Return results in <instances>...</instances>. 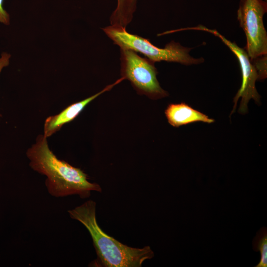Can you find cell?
Here are the masks:
<instances>
[{
  "label": "cell",
  "mask_w": 267,
  "mask_h": 267,
  "mask_svg": "<svg viewBox=\"0 0 267 267\" xmlns=\"http://www.w3.org/2000/svg\"><path fill=\"white\" fill-rule=\"evenodd\" d=\"M27 156L31 168L46 177L45 181L48 192L55 197L79 195L89 197L91 191H101L100 185L88 180V176L80 169L59 159L49 149L47 138L39 135L36 143L28 149Z\"/></svg>",
  "instance_id": "1"
},
{
  "label": "cell",
  "mask_w": 267,
  "mask_h": 267,
  "mask_svg": "<svg viewBox=\"0 0 267 267\" xmlns=\"http://www.w3.org/2000/svg\"><path fill=\"white\" fill-rule=\"evenodd\" d=\"M68 212L71 218L82 223L88 230L101 266L140 267L144 261L153 257L149 246L129 247L105 233L97 223L94 201L89 200Z\"/></svg>",
  "instance_id": "2"
},
{
  "label": "cell",
  "mask_w": 267,
  "mask_h": 267,
  "mask_svg": "<svg viewBox=\"0 0 267 267\" xmlns=\"http://www.w3.org/2000/svg\"><path fill=\"white\" fill-rule=\"evenodd\" d=\"M102 30L120 48L142 53L154 62L164 61L190 65L204 61L202 57L196 58L190 55L189 52L192 48L184 47L174 41L168 43L164 48H159L146 39L128 33L125 28L110 25Z\"/></svg>",
  "instance_id": "3"
},
{
  "label": "cell",
  "mask_w": 267,
  "mask_h": 267,
  "mask_svg": "<svg viewBox=\"0 0 267 267\" xmlns=\"http://www.w3.org/2000/svg\"><path fill=\"white\" fill-rule=\"evenodd\" d=\"M121 75L129 80L137 93L149 98L165 97L168 93L160 86L154 62L131 49L120 48Z\"/></svg>",
  "instance_id": "4"
},
{
  "label": "cell",
  "mask_w": 267,
  "mask_h": 267,
  "mask_svg": "<svg viewBox=\"0 0 267 267\" xmlns=\"http://www.w3.org/2000/svg\"><path fill=\"white\" fill-rule=\"evenodd\" d=\"M267 10L263 0H241L237 19L245 34L246 51L251 60L267 54V34L263 16Z\"/></svg>",
  "instance_id": "5"
},
{
  "label": "cell",
  "mask_w": 267,
  "mask_h": 267,
  "mask_svg": "<svg viewBox=\"0 0 267 267\" xmlns=\"http://www.w3.org/2000/svg\"><path fill=\"white\" fill-rule=\"evenodd\" d=\"M187 30H199L210 33L220 39L234 53L238 60L242 74V84L233 99L234 103L231 115L234 112L238 100L241 98L238 112L245 114L247 112V105L249 100L254 99L259 103L260 95L256 86V81L259 79L257 71L253 64L247 51L238 46L234 42H231L215 29H209L203 25L187 27Z\"/></svg>",
  "instance_id": "6"
},
{
  "label": "cell",
  "mask_w": 267,
  "mask_h": 267,
  "mask_svg": "<svg viewBox=\"0 0 267 267\" xmlns=\"http://www.w3.org/2000/svg\"><path fill=\"white\" fill-rule=\"evenodd\" d=\"M123 80L124 79L121 77L114 83L107 86L98 93L82 101L72 104L56 115L47 117L44 124V135L47 138L58 131L64 124L75 119L91 101L103 93L110 90Z\"/></svg>",
  "instance_id": "7"
},
{
  "label": "cell",
  "mask_w": 267,
  "mask_h": 267,
  "mask_svg": "<svg viewBox=\"0 0 267 267\" xmlns=\"http://www.w3.org/2000/svg\"><path fill=\"white\" fill-rule=\"evenodd\" d=\"M165 114L168 123L177 128L193 123L201 122L211 124L215 121L183 102L170 104L166 109Z\"/></svg>",
  "instance_id": "8"
},
{
  "label": "cell",
  "mask_w": 267,
  "mask_h": 267,
  "mask_svg": "<svg viewBox=\"0 0 267 267\" xmlns=\"http://www.w3.org/2000/svg\"><path fill=\"white\" fill-rule=\"evenodd\" d=\"M137 0H117L116 8L112 12L110 21L111 26L126 29L132 21L136 8Z\"/></svg>",
  "instance_id": "9"
},
{
  "label": "cell",
  "mask_w": 267,
  "mask_h": 267,
  "mask_svg": "<svg viewBox=\"0 0 267 267\" xmlns=\"http://www.w3.org/2000/svg\"><path fill=\"white\" fill-rule=\"evenodd\" d=\"M254 250L259 251L261 260L255 267H267V230L265 227H262L257 233L253 242Z\"/></svg>",
  "instance_id": "10"
},
{
  "label": "cell",
  "mask_w": 267,
  "mask_h": 267,
  "mask_svg": "<svg viewBox=\"0 0 267 267\" xmlns=\"http://www.w3.org/2000/svg\"><path fill=\"white\" fill-rule=\"evenodd\" d=\"M267 59L266 54L258 57L251 60L257 71L259 77L258 79L262 80L267 77Z\"/></svg>",
  "instance_id": "11"
},
{
  "label": "cell",
  "mask_w": 267,
  "mask_h": 267,
  "mask_svg": "<svg viewBox=\"0 0 267 267\" xmlns=\"http://www.w3.org/2000/svg\"><path fill=\"white\" fill-rule=\"evenodd\" d=\"M3 0H0V22L6 25L9 24V15L3 7Z\"/></svg>",
  "instance_id": "12"
},
{
  "label": "cell",
  "mask_w": 267,
  "mask_h": 267,
  "mask_svg": "<svg viewBox=\"0 0 267 267\" xmlns=\"http://www.w3.org/2000/svg\"><path fill=\"white\" fill-rule=\"evenodd\" d=\"M10 58V55L7 53L3 52L1 54L0 57V73L3 67L7 66L9 64Z\"/></svg>",
  "instance_id": "13"
}]
</instances>
